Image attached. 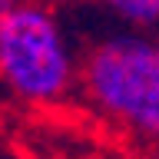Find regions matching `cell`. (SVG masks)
<instances>
[{
  "label": "cell",
  "instance_id": "obj_1",
  "mask_svg": "<svg viewBox=\"0 0 159 159\" xmlns=\"http://www.w3.org/2000/svg\"><path fill=\"white\" fill-rule=\"evenodd\" d=\"M76 103L133 149H159L156 33L113 27L80 50Z\"/></svg>",
  "mask_w": 159,
  "mask_h": 159
},
{
  "label": "cell",
  "instance_id": "obj_2",
  "mask_svg": "<svg viewBox=\"0 0 159 159\" xmlns=\"http://www.w3.org/2000/svg\"><path fill=\"white\" fill-rule=\"evenodd\" d=\"M80 50L57 0H20L0 23V89L30 109L76 103Z\"/></svg>",
  "mask_w": 159,
  "mask_h": 159
},
{
  "label": "cell",
  "instance_id": "obj_3",
  "mask_svg": "<svg viewBox=\"0 0 159 159\" xmlns=\"http://www.w3.org/2000/svg\"><path fill=\"white\" fill-rule=\"evenodd\" d=\"M113 27L159 33V0H86Z\"/></svg>",
  "mask_w": 159,
  "mask_h": 159
},
{
  "label": "cell",
  "instance_id": "obj_4",
  "mask_svg": "<svg viewBox=\"0 0 159 159\" xmlns=\"http://www.w3.org/2000/svg\"><path fill=\"white\" fill-rule=\"evenodd\" d=\"M17 3H20V0H0V23L7 20V13H10L13 7H17Z\"/></svg>",
  "mask_w": 159,
  "mask_h": 159
},
{
  "label": "cell",
  "instance_id": "obj_5",
  "mask_svg": "<svg viewBox=\"0 0 159 159\" xmlns=\"http://www.w3.org/2000/svg\"><path fill=\"white\" fill-rule=\"evenodd\" d=\"M156 50H159V33H156Z\"/></svg>",
  "mask_w": 159,
  "mask_h": 159
}]
</instances>
